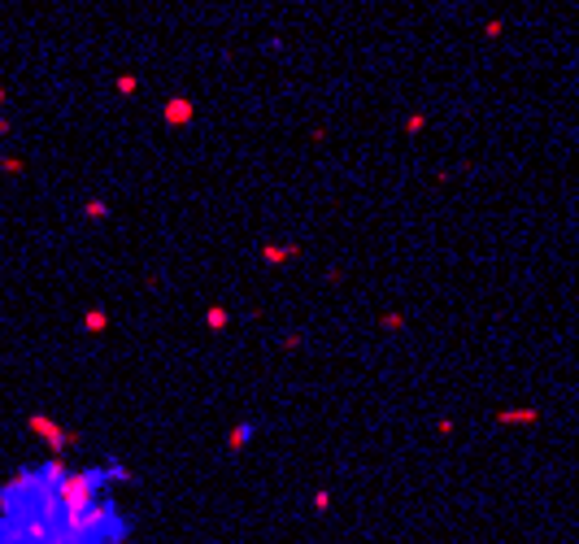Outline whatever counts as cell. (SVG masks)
<instances>
[{"label":"cell","mask_w":579,"mask_h":544,"mask_svg":"<svg viewBox=\"0 0 579 544\" xmlns=\"http://www.w3.org/2000/svg\"><path fill=\"white\" fill-rule=\"evenodd\" d=\"M423 126H427V118H423V113H409V118H405V131H409V135H418Z\"/></svg>","instance_id":"10"},{"label":"cell","mask_w":579,"mask_h":544,"mask_svg":"<svg viewBox=\"0 0 579 544\" xmlns=\"http://www.w3.org/2000/svg\"><path fill=\"white\" fill-rule=\"evenodd\" d=\"M484 35H488V40H501V35H505V22H501V18H488V22H484Z\"/></svg>","instance_id":"8"},{"label":"cell","mask_w":579,"mask_h":544,"mask_svg":"<svg viewBox=\"0 0 579 544\" xmlns=\"http://www.w3.org/2000/svg\"><path fill=\"white\" fill-rule=\"evenodd\" d=\"M296 253V244H266V249H261V261H266V266H284V261H292Z\"/></svg>","instance_id":"4"},{"label":"cell","mask_w":579,"mask_h":544,"mask_svg":"<svg viewBox=\"0 0 579 544\" xmlns=\"http://www.w3.org/2000/svg\"><path fill=\"white\" fill-rule=\"evenodd\" d=\"M384 327H388V331H401V327H405V314H384Z\"/></svg>","instance_id":"12"},{"label":"cell","mask_w":579,"mask_h":544,"mask_svg":"<svg viewBox=\"0 0 579 544\" xmlns=\"http://www.w3.org/2000/svg\"><path fill=\"white\" fill-rule=\"evenodd\" d=\"M83 213H88V218H105L109 205H105V201H88V205H83Z\"/></svg>","instance_id":"9"},{"label":"cell","mask_w":579,"mask_h":544,"mask_svg":"<svg viewBox=\"0 0 579 544\" xmlns=\"http://www.w3.org/2000/svg\"><path fill=\"white\" fill-rule=\"evenodd\" d=\"M248 440H253V422H240V427H231V431H227V449L240 453V449H248Z\"/></svg>","instance_id":"5"},{"label":"cell","mask_w":579,"mask_h":544,"mask_svg":"<svg viewBox=\"0 0 579 544\" xmlns=\"http://www.w3.org/2000/svg\"><path fill=\"white\" fill-rule=\"evenodd\" d=\"M205 322L213 327V331H222V327L231 322V314H227V309H222V305H213V309H209V314H205Z\"/></svg>","instance_id":"6"},{"label":"cell","mask_w":579,"mask_h":544,"mask_svg":"<svg viewBox=\"0 0 579 544\" xmlns=\"http://www.w3.org/2000/svg\"><path fill=\"white\" fill-rule=\"evenodd\" d=\"M105 322H109V318H105V309H92V314L83 318V327H88V331H105Z\"/></svg>","instance_id":"7"},{"label":"cell","mask_w":579,"mask_h":544,"mask_svg":"<svg viewBox=\"0 0 579 544\" xmlns=\"http://www.w3.org/2000/svg\"><path fill=\"white\" fill-rule=\"evenodd\" d=\"M496 422L501 427H532V422H540V409H496Z\"/></svg>","instance_id":"3"},{"label":"cell","mask_w":579,"mask_h":544,"mask_svg":"<svg viewBox=\"0 0 579 544\" xmlns=\"http://www.w3.org/2000/svg\"><path fill=\"white\" fill-rule=\"evenodd\" d=\"M136 88H140V79H136V74H122V79H118V92H122V96H131Z\"/></svg>","instance_id":"11"},{"label":"cell","mask_w":579,"mask_h":544,"mask_svg":"<svg viewBox=\"0 0 579 544\" xmlns=\"http://www.w3.org/2000/svg\"><path fill=\"white\" fill-rule=\"evenodd\" d=\"M122 461L70 466L44 457L0 479V544H131L136 518L118 505Z\"/></svg>","instance_id":"1"},{"label":"cell","mask_w":579,"mask_h":544,"mask_svg":"<svg viewBox=\"0 0 579 544\" xmlns=\"http://www.w3.org/2000/svg\"><path fill=\"white\" fill-rule=\"evenodd\" d=\"M161 118L170 122V126H184V122L196 118V105L188 101V96H170V101H165V109H161Z\"/></svg>","instance_id":"2"}]
</instances>
